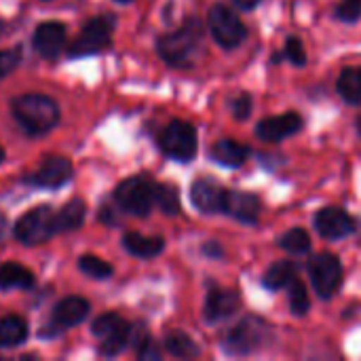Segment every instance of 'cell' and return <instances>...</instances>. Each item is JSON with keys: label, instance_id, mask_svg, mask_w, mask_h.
<instances>
[{"label": "cell", "instance_id": "52a82bcc", "mask_svg": "<svg viewBox=\"0 0 361 361\" xmlns=\"http://www.w3.org/2000/svg\"><path fill=\"white\" fill-rule=\"evenodd\" d=\"M55 235V212L40 205L23 214L15 224V237L25 245H40Z\"/></svg>", "mask_w": 361, "mask_h": 361}, {"label": "cell", "instance_id": "4dcf8cb0", "mask_svg": "<svg viewBox=\"0 0 361 361\" xmlns=\"http://www.w3.org/2000/svg\"><path fill=\"white\" fill-rule=\"evenodd\" d=\"M336 17L345 23H355L361 17V0H343L336 8Z\"/></svg>", "mask_w": 361, "mask_h": 361}, {"label": "cell", "instance_id": "f1b7e54d", "mask_svg": "<svg viewBox=\"0 0 361 361\" xmlns=\"http://www.w3.org/2000/svg\"><path fill=\"white\" fill-rule=\"evenodd\" d=\"M309 307H311V300H309L307 286L302 281L294 279L290 283V311H292V315L302 317V315H307Z\"/></svg>", "mask_w": 361, "mask_h": 361}, {"label": "cell", "instance_id": "1f68e13d", "mask_svg": "<svg viewBox=\"0 0 361 361\" xmlns=\"http://www.w3.org/2000/svg\"><path fill=\"white\" fill-rule=\"evenodd\" d=\"M286 57L294 66H305L307 63V53H305V47H302L300 38H296V36L288 38V42H286Z\"/></svg>", "mask_w": 361, "mask_h": 361}, {"label": "cell", "instance_id": "7c38bea8", "mask_svg": "<svg viewBox=\"0 0 361 361\" xmlns=\"http://www.w3.org/2000/svg\"><path fill=\"white\" fill-rule=\"evenodd\" d=\"M190 201L201 214H224L226 190L212 180H197L190 186Z\"/></svg>", "mask_w": 361, "mask_h": 361}, {"label": "cell", "instance_id": "d4e9b609", "mask_svg": "<svg viewBox=\"0 0 361 361\" xmlns=\"http://www.w3.org/2000/svg\"><path fill=\"white\" fill-rule=\"evenodd\" d=\"M27 326L21 317L8 315L0 319V347H17L25 341Z\"/></svg>", "mask_w": 361, "mask_h": 361}, {"label": "cell", "instance_id": "60d3db41", "mask_svg": "<svg viewBox=\"0 0 361 361\" xmlns=\"http://www.w3.org/2000/svg\"><path fill=\"white\" fill-rule=\"evenodd\" d=\"M2 159H4V150L0 148V163H2Z\"/></svg>", "mask_w": 361, "mask_h": 361}, {"label": "cell", "instance_id": "ab89813d", "mask_svg": "<svg viewBox=\"0 0 361 361\" xmlns=\"http://www.w3.org/2000/svg\"><path fill=\"white\" fill-rule=\"evenodd\" d=\"M357 131H360V135H361V116L357 118Z\"/></svg>", "mask_w": 361, "mask_h": 361}, {"label": "cell", "instance_id": "ba28073f", "mask_svg": "<svg viewBox=\"0 0 361 361\" xmlns=\"http://www.w3.org/2000/svg\"><path fill=\"white\" fill-rule=\"evenodd\" d=\"M116 19L112 15H102V17H93L78 34V38L72 42L70 47V55L72 57H85V55H93L99 53L102 49H106L110 44V36L114 32Z\"/></svg>", "mask_w": 361, "mask_h": 361}, {"label": "cell", "instance_id": "f35d334b", "mask_svg": "<svg viewBox=\"0 0 361 361\" xmlns=\"http://www.w3.org/2000/svg\"><path fill=\"white\" fill-rule=\"evenodd\" d=\"M4 226H6V220H4V216L0 214V239H2V235H4Z\"/></svg>", "mask_w": 361, "mask_h": 361}, {"label": "cell", "instance_id": "f546056e", "mask_svg": "<svg viewBox=\"0 0 361 361\" xmlns=\"http://www.w3.org/2000/svg\"><path fill=\"white\" fill-rule=\"evenodd\" d=\"M78 269L93 279H108L112 275V267L106 260L95 258V256H82L78 260Z\"/></svg>", "mask_w": 361, "mask_h": 361}, {"label": "cell", "instance_id": "d590c367", "mask_svg": "<svg viewBox=\"0 0 361 361\" xmlns=\"http://www.w3.org/2000/svg\"><path fill=\"white\" fill-rule=\"evenodd\" d=\"M137 357L144 361L161 360V349H159V345L152 343V338H144V341L137 345Z\"/></svg>", "mask_w": 361, "mask_h": 361}, {"label": "cell", "instance_id": "484cf974", "mask_svg": "<svg viewBox=\"0 0 361 361\" xmlns=\"http://www.w3.org/2000/svg\"><path fill=\"white\" fill-rule=\"evenodd\" d=\"M165 349L173 357H197L201 353L197 343L186 332H169L165 336Z\"/></svg>", "mask_w": 361, "mask_h": 361}, {"label": "cell", "instance_id": "e575fe53", "mask_svg": "<svg viewBox=\"0 0 361 361\" xmlns=\"http://www.w3.org/2000/svg\"><path fill=\"white\" fill-rule=\"evenodd\" d=\"M19 63V51H0V80L8 76Z\"/></svg>", "mask_w": 361, "mask_h": 361}, {"label": "cell", "instance_id": "74e56055", "mask_svg": "<svg viewBox=\"0 0 361 361\" xmlns=\"http://www.w3.org/2000/svg\"><path fill=\"white\" fill-rule=\"evenodd\" d=\"M235 4L239 8H243V11H252V8H256L260 4V0H235Z\"/></svg>", "mask_w": 361, "mask_h": 361}, {"label": "cell", "instance_id": "6da1fadb", "mask_svg": "<svg viewBox=\"0 0 361 361\" xmlns=\"http://www.w3.org/2000/svg\"><path fill=\"white\" fill-rule=\"evenodd\" d=\"M11 112L19 123V127L34 135L51 131L59 121L57 104L40 93H23L15 97L11 104Z\"/></svg>", "mask_w": 361, "mask_h": 361}, {"label": "cell", "instance_id": "ffe728a7", "mask_svg": "<svg viewBox=\"0 0 361 361\" xmlns=\"http://www.w3.org/2000/svg\"><path fill=\"white\" fill-rule=\"evenodd\" d=\"M87 216V205L80 199H72L66 203L57 214H55V233H66V231H76L82 226Z\"/></svg>", "mask_w": 361, "mask_h": 361}, {"label": "cell", "instance_id": "8d00e7d4", "mask_svg": "<svg viewBox=\"0 0 361 361\" xmlns=\"http://www.w3.org/2000/svg\"><path fill=\"white\" fill-rule=\"evenodd\" d=\"M203 252H205L207 256H212V258H220V256H222V250H220L216 243H207V245L203 247Z\"/></svg>", "mask_w": 361, "mask_h": 361}, {"label": "cell", "instance_id": "83f0119b", "mask_svg": "<svg viewBox=\"0 0 361 361\" xmlns=\"http://www.w3.org/2000/svg\"><path fill=\"white\" fill-rule=\"evenodd\" d=\"M154 203L167 216H176L180 212V195H178V188L171 186V184H157L154 186Z\"/></svg>", "mask_w": 361, "mask_h": 361}, {"label": "cell", "instance_id": "836d02e7", "mask_svg": "<svg viewBox=\"0 0 361 361\" xmlns=\"http://www.w3.org/2000/svg\"><path fill=\"white\" fill-rule=\"evenodd\" d=\"M231 110L235 114V118L245 121L252 114V97L247 93H239L233 102H231Z\"/></svg>", "mask_w": 361, "mask_h": 361}, {"label": "cell", "instance_id": "9c48e42d", "mask_svg": "<svg viewBox=\"0 0 361 361\" xmlns=\"http://www.w3.org/2000/svg\"><path fill=\"white\" fill-rule=\"evenodd\" d=\"M309 275H311V283H313L315 292L319 294V298H324V300L332 298L343 281L341 260L330 252H322V254L313 256V260L309 262Z\"/></svg>", "mask_w": 361, "mask_h": 361}, {"label": "cell", "instance_id": "d6986e66", "mask_svg": "<svg viewBox=\"0 0 361 361\" xmlns=\"http://www.w3.org/2000/svg\"><path fill=\"white\" fill-rule=\"evenodd\" d=\"M123 245L129 254L148 260V258H154L163 252L165 241L161 237H144L140 233H127L123 237Z\"/></svg>", "mask_w": 361, "mask_h": 361}, {"label": "cell", "instance_id": "44dd1931", "mask_svg": "<svg viewBox=\"0 0 361 361\" xmlns=\"http://www.w3.org/2000/svg\"><path fill=\"white\" fill-rule=\"evenodd\" d=\"M99 341H102V343H99V353H102L104 357H116L118 353L125 351V347H127L129 341H131V326H129L125 319H121L118 326L112 328V330H110L106 336H102Z\"/></svg>", "mask_w": 361, "mask_h": 361}, {"label": "cell", "instance_id": "4316f807", "mask_svg": "<svg viewBox=\"0 0 361 361\" xmlns=\"http://www.w3.org/2000/svg\"><path fill=\"white\" fill-rule=\"evenodd\" d=\"M286 252L300 256V254H309L311 252V237L305 228H292L288 233H283L277 241Z\"/></svg>", "mask_w": 361, "mask_h": 361}, {"label": "cell", "instance_id": "d6a6232c", "mask_svg": "<svg viewBox=\"0 0 361 361\" xmlns=\"http://www.w3.org/2000/svg\"><path fill=\"white\" fill-rule=\"evenodd\" d=\"M118 322H121V317H118L116 313H106V315H102V317H97V319L93 322L91 332H93L95 336L102 338V336H106L112 328H116Z\"/></svg>", "mask_w": 361, "mask_h": 361}, {"label": "cell", "instance_id": "4fadbf2b", "mask_svg": "<svg viewBox=\"0 0 361 361\" xmlns=\"http://www.w3.org/2000/svg\"><path fill=\"white\" fill-rule=\"evenodd\" d=\"M237 309H239V296L233 290L212 288L205 298L203 315H205V322L220 324V322L228 319L231 315H235Z\"/></svg>", "mask_w": 361, "mask_h": 361}, {"label": "cell", "instance_id": "8992f818", "mask_svg": "<svg viewBox=\"0 0 361 361\" xmlns=\"http://www.w3.org/2000/svg\"><path fill=\"white\" fill-rule=\"evenodd\" d=\"M159 146L169 159L188 163L197 154V129L186 121H171L163 129Z\"/></svg>", "mask_w": 361, "mask_h": 361}, {"label": "cell", "instance_id": "b9f144b4", "mask_svg": "<svg viewBox=\"0 0 361 361\" xmlns=\"http://www.w3.org/2000/svg\"><path fill=\"white\" fill-rule=\"evenodd\" d=\"M116 2H131V0H116Z\"/></svg>", "mask_w": 361, "mask_h": 361}, {"label": "cell", "instance_id": "cb8c5ba5", "mask_svg": "<svg viewBox=\"0 0 361 361\" xmlns=\"http://www.w3.org/2000/svg\"><path fill=\"white\" fill-rule=\"evenodd\" d=\"M296 279V264L290 262V260H281V262H275L262 277V283L267 290L271 292H277L286 286H290L292 281Z\"/></svg>", "mask_w": 361, "mask_h": 361}, {"label": "cell", "instance_id": "2e32d148", "mask_svg": "<svg viewBox=\"0 0 361 361\" xmlns=\"http://www.w3.org/2000/svg\"><path fill=\"white\" fill-rule=\"evenodd\" d=\"M70 178H72V163L63 157H51L34 173V184L44 188H57L66 184Z\"/></svg>", "mask_w": 361, "mask_h": 361}, {"label": "cell", "instance_id": "3957f363", "mask_svg": "<svg viewBox=\"0 0 361 361\" xmlns=\"http://www.w3.org/2000/svg\"><path fill=\"white\" fill-rule=\"evenodd\" d=\"M273 338L271 326L260 319V317H245L241 319L224 338V351L233 357H241V355H252L256 351H260L269 341Z\"/></svg>", "mask_w": 361, "mask_h": 361}, {"label": "cell", "instance_id": "5bb4252c", "mask_svg": "<svg viewBox=\"0 0 361 361\" xmlns=\"http://www.w3.org/2000/svg\"><path fill=\"white\" fill-rule=\"evenodd\" d=\"M66 44V27L59 21H44L34 32V47L44 59H55Z\"/></svg>", "mask_w": 361, "mask_h": 361}, {"label": "cell", "instance_id": "30bf717a", "mask_svg": "<svg viewBox=\"0 0 361 361\" xmlns=\"http://www.w3.org/2000/svg\"><path fill=\"white\" fill-rule=\"evenodd\" d=\"M317 233L328 241H338L355 231V220L341 207H324L315 216Z\"/></svg>", "mask_w": 361, "mask_h": 361}, {"label": "cell", "instance_id": "ac0fdd59", "mask_svg": "<svg viewBox=\"0 0 361 361\" xmlns=\"http://www.w3.org/2000/svg\"><path fill=\"white\" fill-rule=\"evenodd\" d=\"M212 159L218 163V165H224V167H241L247 157H250V148L245 144H239L235 140H220L212 146L209 150Z\"/></svg>", "mask_w": 361, "mask_h": 361}, {"label": "cell", "instance_id": "8fae6325", "mask_svg": "<svg viewBox=\"0 0 361 361\" xmlns=\"http://www.w3.org/2000/svg\"><path fill=\"white\" fill-rule=\"evenodd\" d=\"M302 129V118L300 114L296 112H286V114H279V116H269L264 121L258 123L256 127V135L262 140V142H283L286 137L298 133Z\"/></svg>", "mask_w": 361, "mask_h": 361}, {"label": "cell", "instance_id": "e0dca14e", "mask_svg": "<svg viewBox=\"0 0 361 361\" xmlns=\"http://www.w3.org/2000/svg\"><path fill=\"white\" fill-rule=\"evenodd\" d=\"M89 315V302L78 296L63 298L53 311V324L59 328H72Z\"/></svg>", "mask_w": 361, "mask_h": 361}, {"label": "cell", "instance_id": "9a60e30c", "mask_svg": "<svg viewBox=\"0 0 361 361\" xmlns=\"http://www.w3.org/2000/svg\"><path fill=\"white\" fill-rule=\"evenodd\" d=\"M224 214L233 216L235 220H239L243 224H256L258 222V216H260V201L252 192L226 190Z\"/></svg>", "mask_w": 361, "mask_h": 361}, {"label": "cell", "instance_id": "277c9868", "mask_svg": "<svg viewBox=\"0 0 361 361\" xmlns=\"http://www.w3.org/2000/svg\"><path fill=\"white\" fill-rule=\"evenodd\" d=\"M154 186L157 184L146 176H133L116 186L114 201L127 214L148 216L154 205Z\"/></svg>", "mask_w": 361, "mask_h": 361}, {"label": "cell", "instance_id": "7402d4cb", "mask_svg": "<svg viewBox=\"0 0 361 361\" xmlns=\"http://www.w3.org/2000/svg\"><path fill=\"white\" fill-rule=\"evenodd\" d=\"M34 286V275L21 264L6 262L0 267V288L2 290H30Z\"/></svg>", "mask_w": 361, "mask_h": 361}, {"label": "cell", "instance_id": "7a4b0ae2", "mask_svg": "<svg viewBox=\"0 0 361 361\" xmlns=\"http://www.w3.org/2000/svg\"><path fill=\"white\" fill-rule=\"evenodd\" d=\"M201 47H203V25L197 19H190L180 30L161 36L157 44L159 55L169 66H176V68L192 66Z\"/></svg>", "mask_w": 361, "mask_h": 361}, {"label": "cell", "instance_id": "603a6c76", "mask_svg": "<svg viewBox=\"0 0 361 361\" xmlns=\"http://www.w3.org/2000/svg\"><path fill=\"white\" fill-rule=\"evenodd\" d=\"M336 91L347 104H361V66H351L341 72Z\"/></svg>", "mask_w": 361, "mask_h": 361}, {"label": "cell", "instance_id": "5b68a950", "mask_svg": "<svg viewBox=\"0 0 361 361\" xmlns=\"http://www.w3.org/2000/svg\"><path fill=\"white\" fill-rule=\"evenodd\" d=\"M207 25H209V32H212L214 40L220 47H224V49L239 47L245 40V36H247V30H245L243 21L226 4H214L209 8V13H207Z\"/></svg>", "mask_w": 361, "mask_h": 361}]
</instances>
